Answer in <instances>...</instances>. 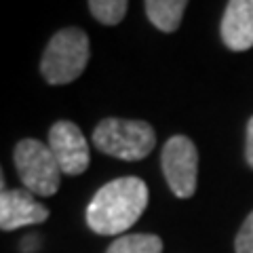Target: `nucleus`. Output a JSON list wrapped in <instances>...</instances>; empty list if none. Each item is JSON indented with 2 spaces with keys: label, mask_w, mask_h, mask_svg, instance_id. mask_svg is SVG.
<instances>
[{
  "label": "nucleus",
  "mask_w": 253,
  "mask_h": 253,
  "mask_svg": "<svg viewBox=\"0 0 253 253\" xmlns=\"http://www.w3.org/2000/svg\"><path fill=\"white\" fill-rule=\"evenodd\" d=\"M234 249L236 253H253V211L249 213V217L245 219V224L236 234Z\"/></svg>",
  "instance_id": "f8f14e48"
},
{
  "label": "nucleus",
  "mask_w": 253,
  "mask_h": 253,
  "mask_svg": "<svg viewBox=\"0 0 253 253\" xmlns=\"http://www.w3.org/2000/svg\"><path fill=\"white\" fill-rule=\"evenodd\" d=\"M221 41L230 51L253 46V0H230L221 17Z\"/></svg>",
  "instance_id": "6e6552de"
},
{
  "label": "nucleus",
  "mask_w": 253,
  "mask_h": 253,
  "mask_svg": "<svg viewBox=\"0 0 253 253\" xmlns=\"http://www.w3.org/2000/svg\"><path fill=\"white\" fill-rule=\"evenodd\" d=\"M93 144L99 152L121 161H141L156 146V133L144 121L106 118L93 131Z\"/></svg>",
  "instance_id": "f03ea898"
},
{
  "label": "nucleus",
  "mask_w": 253,
  "mask_h": 253,
  "mask_svg": "<svg viewBox=\"0 0 253 253\" xmlns=\"http://www.w3.org/2000/svg\"><path fill=\"white\" fill-rule=\"evenodd\" d=\"M163 173L177 199H188L196 190V173H199V152L192 139L186 135L171 137L163 148Z\"/></svg>",
  "instance_id": "39448f33"
},
{
  "label": "nucleus",
  "mask_w": 253,
  "mask_h": 253,
  "mask_svg": "<svg viewBox=\"0 0 253 253\" xmlns=\"http://www.w3.org/2000/svg\"><path fill=\"white\" fill-rule=\"evenodd\" d=\"M126 4L129 0H89V11L104 26H116L125 17Z\"/></svg>",
  "instance_id": "9b49d317"
},
{
  "label": "nucleus",
  "mask_w": 253,
  "mask_h": 253,
  "mask_svg": "<svg viewBox=\"0 0 253 253\" xmlns=\"http://www.w3.org/2000/svg\"><path fill=\"white\" fill-rule=\"evenodd\" d=\"M89 61V36L78 28L59 30L46 44L41 72L49 84H68L84 72Z\"/></svg>",
  "instance_id": "7ed1b4c3"
},
{
  "label": "nucleus",
  "mask_w": 253,
  "mask_h": 253,
  "mask_svg": "<svg viewBox=\"0 0 253 253\" xmlns=\"http://www.w3.org/2000/svg\"><path fill=\"white\" fill-rule=\"evenodd\" d=\"M163 241L156 234H125L108 247L106 253H161Z\"/></svg>",
  "instance_id": "9d476101"
},
{
  "label": "nucleus",
  "mask_w": 253,
  "mask_h": 253,
  "mask_svg": "<svg viewBox=\"0 0 253 253\" xmlns=\"http://www.w3.org/2000/svg\"><path fill=\"white\" fill-rule=\"evenodd\" d=\"M15 167L26 190L38 196H53L61 184V167L49 144L38 139H21L15 146Z\"/></svg>",
  "instance_id": "20e7f679"
},
{
  "label": "nucleus",
  "mask_w": 253,
  "mask_h": 253,
  "mask_svg": "<svg viewBox=\"0 0 253 253\" xmlns=\"http://www.w3.org/2000/svg\"><path fill=\"white\" fill-rule=\"evenodd\" d=\"M188 0H146V13L161 32H175L184 17Z\"/></svg>",
  "instance_id": "1a4fd4ad"
},
{
  "label": "nucleus",
  "mask_w": 253,
  "mask_h": 253,
  "mask_svg": "<svg viewBox=\"0 0 253 253\" xmlns=\"http://www.w3.org/2000/svg\"><path fill=\"white\" fill-rule=\"evenodd\" d=\"M148 186L139 177H118L101 186L86 209V224L93 232L112 236L135 224L146 211Z\"/></svg>",
  "instance_id": "f257e3e1"
},
{
  "label": "nucleus",
  "mask_w": 253,
  "mask_h": 253,
  "mask_svg": "<svg viewBox=\"0 0 253 253\" xmlns=\"http://www.w3.org/2000/svg\"><path fill=\"white\" fill-rule=\"evenodd\" d=\"M245 156H247V163L253 167V116L247 125V148H245Z\"/></svg>",
  "instance_id": "ddd939ff"
},
{
  "label": "nucleus",
  "mask_w": 253,
  "mask_h": 253,
  "mask_svg": "<svg viewBox=\"0 0 253 253\" xmlns=\"http://www.w3.org/2000/svg\"><path fill=\"white\" fill-rule=\"evenodd\" d=\"M49 148L66 175H81L89 167V144L74 123H55L49 131Z\"/></svg>",
  "instance_id": "423d86ee"
},
{
  "label": "nucleus",
  "mask_w": 253,
  "mask_h": 253,
  "mask_svg": "<svg viewBox=\"0 0 253 253\" xmlns=\"http://www.w3.org/2000/svg\"><path fill=\"white\" fill-rule=\"evenodd\" d=\"M49 217V209L41 205L30 190H2L0 196V228L17 230L23 226L42 224Z\"/></svg>",
  "instance_id": "0eeeda50"
}]
</instances>
